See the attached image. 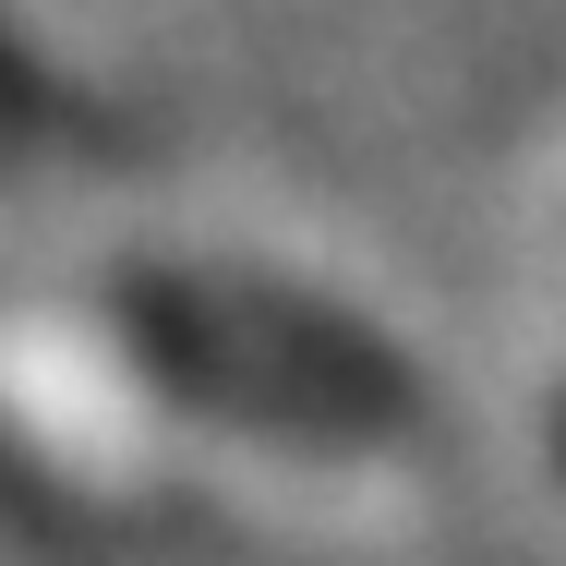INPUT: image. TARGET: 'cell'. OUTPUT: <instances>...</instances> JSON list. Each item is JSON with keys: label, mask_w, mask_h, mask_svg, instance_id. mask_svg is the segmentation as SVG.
<instances>
[{"label": "cell", "mask_w": 566, "mask_h": 566, "mask_svg": "<svg viewBox=\"0 0 566 566\" xmlns=\"http://www.w3.org/2000/svg\"><path fill=\"white\" fill-rule=\"evenodd\" d=\"M36 120H49L36 73H12V61H0V145H36Z\"/></svg>", "instance_id": "1"}]
</instances>
